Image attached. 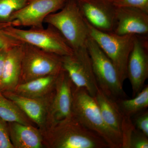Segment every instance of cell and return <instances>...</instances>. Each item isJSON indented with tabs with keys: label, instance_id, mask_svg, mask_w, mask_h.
Returning <instances> with one entry per match:
<instances>
[{
	"label": "cell",
	"instance_id": "cell-20",
	"mask_svg": "<svg viewBox=\"0 0 148 148\" xmlns=\"http://www.w3.org/2000/svg\"><path fill=\"white\" fill-rule=\"evenodd\" d=\"M0 118L7 122L32 125V121L14 102L0 92Z\"/></svg>",
	"mask_w": 148,
	"mask_h": 148
},
{
	"label": "cell",
	"instance_id": "cell-10",
	"mask_svg": "<svg viewBox=\"0 0 148 148\" xmlns=\"http://www.w3.org/2000/svg\"><path fill=\"white\" fill-rule=\"evenodd\" d=\"M94 98L106 125L121 138L122 148H127L130 135L135 127L131 119L125 116L116 101L107 96L99 87Z\"/></svg>",
	"mask_w": 148,
	"mask_h": 148
},
{
	"label": "cell",
	"instance_id": "cell-1",
	"mask_svg": "<svg viewBox=\"0 0 148 148\" xmlns=\"http://www.w3.org/2000/svg\"><path fill=\"white\" fill-rule=\"evenodd\" d=\"M44 145L52 148H109L103 138L72 114L41 132Z\"/></svg>",
	"mask_w": 148,
	"mask_h": 148
},
{
	"label": "cell",
	"instance_id": "cell-16",
	"mask_svg": "<svg viewBox=\"0 0 148 148\" xmlns=\"http://www.w3.org/2000/svg\"><path fill=\"white\" fill-rule=\"evenodd\" d=\"M22 44L8 49L1 79L0 92L13 91L21 81Z\"/></svg>",
	"mask_w": 148,
	"mask_h": 148
},
{
	"label": "cell",
	"instance_id": "cell-9",
	"mask_svg": "<svg viewBox=\"0 0 148 148\" xmlns=\"http://www.w3.org/2000/svg\"><path fill=\"white\" fill-rule=\"evenodd\" d=\"M68 0H31L14 14L8 27L43 28L46 18L61 9Z\"/></svg>",
	"mask_w": 148,
	"mask_h": 148
},
{
	"label": "cell",
	"instance_id": "cell-17",
	"mask_svg": "<svg viewBox=\"0 0 148 148\" xmlns=\"http://www.w3.org/2000/svg\"><path fill=\"white\" fill-rule=\"evenodd\" d=\"M10 137L14 148H41L44 145L40 130L32 125L8 122Z\"/></svg>",
	"mask_w": 148,
	"mask_h": 148
},
{
	"label": "cell",
	"instance_id": "cell-11",
	"mask_svg": "<svg viewBox=\"0 0 148 148\" xmlns=\"http://www.w3.org/2000/svg\"><path fill=\"white\" fill-rule=\"evenodd\" d=\"M73 87L69 75L63 69L56 78L44 130L71 115Z\"/></svg>",
	"mask_w": 148,
	"mask_h": 148
},
{
	"label": "cell",
	"instance_id": "cell-24",
	"mask_svg": "<svg viewBox=\"0 0 148 148\" xmlns=\"http://www.w3.org/2000/svg\"><path fill=\"white\" fill-rule=\"evenodd\" d=\"M132 120L135 128L148 137V111L146 110L135 115Z\"/></svg>",
	"mask_w": 148,
	"mask_h": 148
},
{
	"label": "cell",
	"instance_id": "cell-5",
	"mask_svg": "<svg viewBox=\"0 0 148 148\" xmlns=\"http://www.w3.org/2000/svg\"><path fill=\"white\" fill-rule=\"evenodd\" d=\"M85 46L90 55L93 73L99 88L107 96L115 101L126 98L123 85L112 61L89 36Z\"/></svg>",
	"mask_w": 148,
	"mask_h": 148
},
{
	"label": "cell",
	"instance_id": "cell-4",
	"mask_svg": "<svg viewBox=\"0 0 148 148\" xmlns=\"http://www.w3.org/2000/svg\"><path fill=\"white\" fill-rule=\"evenodd\" d=\"M86 22L89 36L112 62L123 85L127 78V62L134 45L135 35L122 36L113 32H102L92 27L86 20Z\"/></svg>",
	"mask_w": 148,
	"mask_h": 148
},
{
	"label": "cell",
	"instance_id": "cell-19",
	"mask_svg": "<svg viewBox=\"0 0 148 148\" xmlns=\"http://www.w3.org/2000/svg\"><path fill=\"white\" fill-rule=\"evenodd\" d=\"M116 101L124 115L131 119L135 115L148 108V85L144 86L142 90L132 99L123 98Z\"/></svg>",
	"mask_w": 148,
	"mask_h": 148
},
{
	"label": "cell",
	"instance_id": "cell-7",
	"mask_svg": "<svg viewBox=\"0 0 148 148\" xmlns=\"http://www.w3.org/2000/svg\"><path fill=\"white\" fill-rule=\"evenodd\" d=\"M23 57L20 83L49 75L63 70L61 56L28 44L22 43Z\"/></svg>",
	"mask_w": 148,
	"mask_h": 148
},
{
	"label": "cell",
	"instance_id": "cell-6",
	"mask_svg": "<svg viewBox=\"0 0 148 148\" xmlns=\"http://www.w3.org/2000/svg\"><path fill=\"white\" fill-rule=\"evenodd\" d=\"M7 34L22 43L28 44L60 56L70 55L73 50L57 29L48 25L47 28L8 27L0 29Z\"/></svg>",
	"mask_w": 148,
	"mask_h": 148
},
{
	"label": "cell",
	"instance_id": "cell-22",
	"mask_svg": "<svg viewBox=\"0 0 148 148\" xmlns=\"http://www.w3.org/2000/svg\"><path fill=\"white\" fill-rule=\"evenodd\" d=\"M148 148V136L134 127L130 135L127 148Z\"/></svg>",
	"mask_w": 148,
	"mask_h": 148
},
{
	"label": "cell",
	"instance_id": "cell-14",
	"mask_svg": "<svg viewBox=\"0 0 148 148\" xmlns=\"http://www.w3.org/2000/svg\"><path fill=\"white\" fill-rule=\"evenodd\" d=\"M113 33L122 36H147L148 13L137 8H116Z\"/></svg>",
	"mask_w": 148,
	"mask_h": 148
},
{
	"label": "cell",
	"instance_id": "cell-27",
	"mask_svg": "<svg viewBox=\"0 0 148 148\" xmlns=\"http://www.w3.org/2000/svg\"><path fill=\"white\" fill-rule=\"evenodd\" d=\"M7 50L8 49H4L0 51V82L2 76Z\"/></svg>",
	"mask_w": 148,
	"mask_h": 148
},
{
	"label": "cell",
	"instance_id": "cell-23",
	"mask_svg": "<svg viewBox=\"0 0 148 148\" xmlns=\"http://www.w3.org/2000/svg\"><path fill=\"white\" fill-rule=\"evenodd\" d=\"M116 8H132L148 13V0H113Z\"/></svg>",
	"mask_w": 148,
	"mask_h": 148
},
{
	"label": "cell",
	"instance_id": "cell-21",
	"mask_svg": "<svg viewBox=\"0 0 148 148\" xmlns=\"http://www.w3.org/2000/svg\"><path fill=\"white\" fill-rule=\"evenodd\" d=\"M31 0H0V28L7 26L12 16Z\"/></svg>",
	"mask_w": 148,
	"mask_h": 148
},
{
	"label": "cell",
	"instance_id": "cell-8",
	"mask_svg": "<svg viewBox=\"0 0 148 148\" xmlns=\"http://www.w3.org/2000/svg\"><path fill=\"white\" fill-rule=\"evenodd\" d=\"M61 61L63 69L74 85L84 88L91 96L95 97L98 86L86 46L74 50L71 54L61 56Z\"/></svg>",
	"mask_w": 148,
	"mask_h": 148
},
{
	"label": "cell",
	"instance_id": "cell-12",
	"mask_svg": "<svg viewBox=\"0 0 148 148\" xmlns=\"http://www.w3.org/2000/svg\"><path fill=\"white\" fill-rule=\"evenodd\" d=\"M86 21L95 29L113 32L116 24V7L113 0H77Z\"/></svg>",
	"mask_w": 148,
	"mask_h": 148
},
{
	"label": "cell",
	"instance_id": "cell-15",
	"mask_svg": "<svg viewBox=\"0 0 148 148\" xmlns=\"http://www.w3.org/2000/svg\"><path fill=\"white\" fill-rule=\"evenodd\" d=\"M53 92L54 89L49 95L40 98H27L12 91L2 93L14 102L29 119L39 126L40 131H42L46 125L48 113Z\"/></svg>",
	"mask_w": 148,
	"mask_h": 148
},
{
	"label": "cell",
	"instance_id": "cell-3",
	"mask_svg": "<svg viewBox=\"0 0 148 148\" xmlns=\"http://www.w3.org/2000/svg\"><path fill=\"white\" fill-rule=\"evenodd\" d=\"M44 22L57 29L73 50L85 46L88 30L77 0H68L61 9L48 16Z\"/></svg>",
	"mask_w": 148,
	"mask_h": 148
},
{
	"label": "cell",
	"instance_id": "cell-25",
	"mask_svg": "<svg viewBox=\"0 0 148 148\" xmlns=\"http://www.w3.org/2000/svg\"><path fill=\"white\" fill-rule=\"evenodd\" d=\"M0 148H14L12 144L8 122L0 118Z\"/></svg>",
	"mask_w": 148,
	"mask_h": 148
},
{
	"label": "cell",
	"instance_id": "cell-26",
	"mask_svg": "<svg viewBox=\"0 0 148 148\" xmlns=\"http://www.w3.org/2000/svg\"><path fill=\"white\" fill-rule=\"evenodd\" d=\"M21 44L22 43L7 34L0 29V51L8 49Z\"/></svg>",
	"mask_w": 148,
	"mask_h": 148
},
{
	"label": "cell",
	"instance_id": "cell-18",
	"mask_svg": "<svg viewBox=\"0 0 148 148\" xmlns=\"http://www.w3.org/2000/svg\"><path fill=\"white\" fill-rule=\"evenodd\" d=\"M58 75L47 76L19 83L12 92L27 98H43L54 89Z\"/></svg>",
	"mask_w": 148,
	"mask_h": 148
},
{
	"label": "cell",
	"instance_id": "cell-13",
	"mask_svg": "<svg viewBox=\"0 0 148 148\" xmlns=\"http://www.w3.org/2000/svg\"><path fill=\"white\" fill-rule=\"evenodd\" d=\"M148 50L147 36H135L127 67V77L132 86L133 97L142 90L148 77Z\"/></svg>",
	"mask_w": 148,
	"mask_h": 148
},
{
	"label": "cell",
	"instance_id": "cell-2",
	"mask_svg": "<svg viewBox=\"0 0 148 148\" xmlns=\"http://www.w3.org/2000/svg\"><path fill=\"white\" fill-rule=\"evenodd\" d=\"M72 113L85 127L103 138L110 148H122L121 137L104 121L94 97L83 88L74 85Z\"/></svg>",
	"mask_w": 148,
	"mask_h": 148
}]
</instances>
